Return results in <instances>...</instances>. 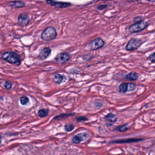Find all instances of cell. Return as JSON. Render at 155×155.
Here are the masks:
<instances>
[{"mask_svg":"<svg viewBox=\"0 0 155 155\" xmlns=\"http://www.w3.org/2000/svg\"><path fill=\"white\" fill-rule=\"evenodd\" d=\"M142 20H144V19H143V18H142L141 16H137V17H135V18H134V20H133V21H134V22H136V23L140 22V21H142Z\"/></svg>","mask_w":155,"mask_h":155,"instance_id":"28","label":"cell"},{"mask_svg":"<svg viewBox=\"0 0 155 155\" xmlns=\"http://www.w3.org/2000/svg\"><path fill=\"white\" fill-rule=\"evenodd\" d=\"M1 140H2V137H1V136H0V145H1V142H2Z\"/></svg>","mask_w":155,"mask_h":155,"instance_id":"29","label":"cell"},{"mask_svg":"<svg viewBox=\"0 0 155 155\" xmlns=\"http://www.w3.org/2000/svg\"><path fill=\"white\" fill-rule=\"evenodd\" d=\"M105 120L108 121V122H115L117 121V117L116 116V115L113 114V113H108L105 116Z\"/></svg>","mask_w":155,"mask_h":155,"instance_id":"15","label":"cell"},{"mask_svg":"<svg viewBox=\"0 0 155 155\" xmlns=\"http://www.w3.org/2000/svg\"><path fill=\"white\" fill-rule=\"evenodd\" d=\"M29 102V98L27 96H24L20 98V103L23 105H26L27 104H28Z\"/></svg>","mask_w":155,"mask_h":155,"instance_id":"21","label":"cell"},{"mask_svg":"<svg viewBox=\"0 0 155 155\" xmlns=\"http://www.w3.org/2000/svg\"><path fill=\"white\" fill-rule=\"evenodd\" d=\"M127 88H128V83H123L118 87V91L120 93H125L127 92Z\"/></svg>","mask_w":155,"mask_h":155,"instance_id":"17","label":"cell"},{"mask_svg":"<svg viewBox=\"0 0 155 155\" xmlns=\"http://www.w3.org/2000/svg\"><path fill=\"white\" fill-rule=\"evenodd\" d=\"M51 52H52V50H51L50 48L44 47L41 50V51L39 53L38 58L40 60H44L45 59H47L50 56V54H51Z\"/></svg>","mask_w":155,"mask_h":155,"instance_id":"11","label":"cell"},{"mask_svg":"<svg viewBox=\"0 0 155 155\" xmlns=\"http://www.w3.org/2000/svg\"><path fill=\"white\" fill-rule=\"evenodd\" d=\"M49 111L47 108H41L38 112V116L40 117H44L49 115Z\"/></svg>","mask_w":155,"mask_h":155,"instance_id":"19","label":"cell"},{"mask_svg":"<svg viewBox=\"0 0 155 155\" xmlns=\"http://www.w3.org/2000/svg\"><path fill=\"white\" fill-rule=\"evenodd\" d=\"M104 45H105V41L103 39L99 38L90 41L87 44V46L90 50L94 51L103 47L104 46Z\"/></svg>","mask_w":155,"mask_h":155,"instance_id":"4","label":"cell"},{"mask_svg":"<svg viewBox=\"0 0 155 155\" xmlns=\"http://www.w3.org/2000/svg\"><path fill=\"white\" fill-rule=\"evenodd\" d=\"M95 107L96 108H101L103 105V103H101V101H95L93 103Z\"/></svg>","mask_w":155,"mask_h":155,"instance_id":"25","label":"cell"},{"mask_svg":"<svg viewBox=\"0 0 155 155\" xmlns=\"http://www.w3.org/2000/svg\"><path fill=\"white\" fill-rule=\"evenodd\" d=\"M125 78L130 81H135L138 80L139 78V75L134 71H131L128 74H127L125 76Z\"/></svg>","mask_w":155,"mask_h":155,"instance_id":"13","label":"cell"},{"mask_svg":"<svg viewBox=\"0 0 155 155\" xmlns=\"http://www.w3.org/2000/svg\"><path fill=\"white\" fill-rule=\"evenodd\" d=\"M136 88V85L133 83H128V88H127V92H131L134 91Z\"/></svg>","mask_w":155,"mask_h":155,"instance_id":"22","label":"cell"},{"mask_svg":"<svg viewBox=\"0 0 155 155\" xmlns=\"http://www.w3.org/2000/svg\"><path fill=\"white\" fill-rule=\"evenodd\" d=\"M149 60L151 61V62L154 63L155 61V59H154V52H153L151 54H150V55L149 57Z\"/></svg>","mask_w":155,"mask_h":155,"instance_id":"26","label":"cell"},{"mask_svg":"<svg viewBox=\"0 0 155 155\" xmlns=\"http://www.w3.org/2000/svg\"><path fill=\"white\" fill-rule=\"evenodd\" d=\"M4 87L7 90H10L12 87V84L8 81H6L4 84Z\"/></svg>","mask_w":155,"mask_h":155,"instance_id":"24","label":"cell"},{"mask_svg":"<svg viewBox=\"0 0 155 155\" xmlns=\"http://www.w3.org/2000/svg\"><path fill=\"white\" fill-rule=\"evenodd\" d=\"M143 138H126V139H120L112 140L109 143L110 144H125V143H133L138 142L144 141Z\"/></svg>","mask_w":155,"mask_h":155,"instance_id":"8","label":"cell"},{"mask_svg":"<svg viewBox=\"0 0 155 155\" xmlns=\"http://www.w3.org/2000/svg\"><path fill=\"white\" fill-rule=\"evenodd\" d=\"M75 129V126L74 124L71 123H67L64 125V129L67 132H71Z\"/></svg>","mask_w":155,"mask_h":155,"instance_id":"20","label":"cell"},{"mask_svg":"<svg viewBox=\"0 0 155 155\" xmlns=\"http://www.w3.org/2000/svg\"><path fill=\"white\" fill-rule=\"evenodd\" d=\"M63 79H64L63 76L61 74H54L53 75V81L58 84H61L62 83Z\"/></svg>","mask_w":155,"mask_h":155,"instance_id":"18","label":"cell"},{"mask_svg":"<svg viewBox=\"0 0 155 155\" xmlns=\"http://www.w3.org/2000/svg\"><path fill=\"white\" fill-rule=\"evenodd\" d=\"M70 54L67 52H61L58 53L56 57L54 58L55 62L60 64H65L67 61H69L70 59Z\"/></svg>","mask_w":155,"mask_h":155,"instance_id":"7","label":"cell"},{"mask_svg":"<svg viewBox=\"0 0 155 155\" xmlns=\"http://www.w3.org/2000/svg\"><path fill=\"white\" fill-rule=\"evenodd\" d=\"M142 41L140 39L132 38L130 40L128 43L125 46V50L129 52L137 50L142 44Z\"/></svg>","mask_w":155,"mask_h":155,"instance_id":"5","label":"cell"},{"mask_svg":"<svg viewBox=\"0 0 155 155\" xmlns=\"http://www.w3.org/2000/svg\"><path fill=\"white\" fill-rule=\"evenodd\" d=\"M1 58L11 64L20 66L21 63L20 57L13 51H6L1 54Z\"/></svg>","mask_w":155,"mask_h":155,"instance_id":"1","label":"cell"},{"mask_svg":"<svg viewBox=\"0 0 155 155\" xmlns=\"http://www.w3.org/2000/svg\"><path fill=\"white\" fill-rule=\"evenodd\" d=\"M75 113H62L58 115H57L53 117V120H57V121H61L64 119H66L69 117H70L71 116L75 115Z\"/></svg>","mask_w":155,"mask_h":155,"instance_id":"14","label":"cell"},{"mask_svg":"<svg viewBox=\"0 0 155 155\" xmlns=\"http://www.w3.org/2000/svg\"><path fill=\"white\" fill-rule=\"evenodd\" d=\"M57 36V32L56 29L54 27L50 26L45 28L44 31L42 32L41 38L43 41H50L54 38H56Z\"/></svg>","mask_w":155,"mask_h":155,"instance_id":"2","label":"cell"},{"mask_svg":"<svg viewBox=\"0 0 155 155\" xmlns=\"http://www.w3.org/2000/svg\"><path fill=\"white\" fill-rule=\"evenodd\" d=\"M88 118L86 116H79L76 118V121L78 122H84L88 121Z\"/></svg>","mask_w":155,"mask_h":155,"instance_id":"23","label":"cell"},{"mask_svg":"<svg viewBox=\"0 0 155 155\" xmlns=\"http://www.w3.org/2000/svg\"><path fill=\"white\" fill-rule=\"evenodd\" d=\"M7 5L9 7L13 8H22L25 6V4L24 2L21 1H11L7 3Z\"/></svg>","mask_w":155,"mask_h":155,"instance_id":"12","label":"cell"},{"mask_svg":"<svg viewBox=\"0 0 155 155\" xmlns=\"http://www.w3.org/2000/svg\"><path fill=\"white\" fill-rule=\"evenodd\" d=\"M30 23L29 16L27 13H21L18 17V24L21 26H27Z\"/></svg>","mask_w":155,"mask_h":155,"instance_id":"9","label":"cell"},{"mask_svg":"<svg viewBox=\"0 0 155 155\" xmlns=\"http://www.w3.org/2000/svg\"><path fill=\"white\" fill-rule=\"evenodd\" d=\"M147 25L148 23L145 20H142L140 22L136 23L131 25L128 28V31L132 33H138L144 30L147 27Z\"/></svg>","mask_w":155,"mask_h":155,"instance_id":"3","label":"cell"},{"mask_svg":"<svg viewBox=\"0 0 155 155\" xmlns=\"http://www.w3.org/2000/svg\"><path fill=\"white\" fill-rule=\"evenodd\" d=\"M107 7V5L106 4H103V5H99L97 7V8L98 9V10H100V11H103L104 10V9L106 8Z\"/></svg>","mask_w":155,"mask_h":155,"instance_id":"27","label":"cell"},{"mask_svg":"<svg viewBox=\"0 0 155 155\" xmlns=\"http://www.w3.org/2000/svg\"><path fill=\"white\" fill-rule=\"evenodd\" d=\"M90 138V134L87 132H81L74 136H73L71 139V142L73 144H78L83 142H84L88 139Z\"/></svg>","mask_w":155,"mask_h":155,"instance_id":"6","label":"cell"},{"mask_svg":"<svg viewBox=\"0 0 155 155\" xmlns=\"http://www.w3.org/2000/svg\"><path fill=\"white\" fill-rule=\"evenodd\" d=\"M129 129V127L127 124H124L121 125H119L114 129V130L118 132H125Z\"/></svg>","mask_w":155,"mask_h":155,"instance_id":"16","label":"cell"},{"mask_svg":"<svg viewBox=\"0 0 155 155\" xmlns=\"http://www.w3.org/2000/svg\"><path fill=\"white\" fill-rule=\"evenodd\" d=\"M46 2L48 4L54 6L57 8H66L71 6V4L64 2H57L53 0H46Z\"/></svg>","mask_w":155,"mask_h":155,"instance_id":"10","label":"cell"}]
</instances>
